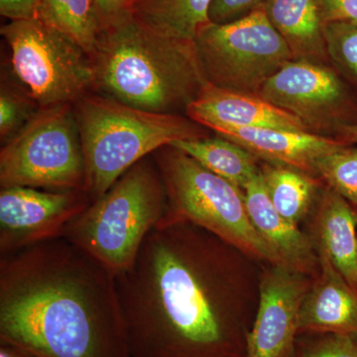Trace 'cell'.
Instances as JSON below:
<instances>
[{
    "label": "cell",
    "mask_w": 357,
    "mask_h": 357,
    "mask_svg": "<svg viewBox=\"0 0 357 357\" xmlns=\"http://www.w3.org/2000/svg\"><path fill=\"white\" fill-rule=\"evenodd\" d=\"M243 191L253 227L278 255L281 264L316 277L319 271V257L312 237L302 231L299 225L282 217L274 208L260 171Z\"/></svg>",
    "instance_id": "obj_15"
},
{
    "label": "cell",
    "mask_w": 357,
    "mask_h": 357,
    "mask_svg": "<svg viewBox=\"0 0 357 357\" xmlns=\"http://www.w3.org/2000/svg\"><path fill=\"white\" fill-rule=\"evenodd\" d=\"M0 185L86 191L83 145L73 103L40 109L2 145Z\"/></svg>",
    "instance_id": "obj_7"
},
{
    "label": "cell",
    "mask_w": 357,
    "mask_h": 357,
    "mask_svg": "<svg viewBox=\"0 0 357 357\" xmlns=\"http://www.w3.org/2000/svg\"><path fill=\"white\" fill-rule=\"evenodd\" d=\"M0 344L36 357H130L114 275L64 237L0 255Z\"/></svg>",
    "instance_id": "obj_2"
},
{
    "label": "cell",
    "mask_w": 357,
    "mask_h": 357,
    "mask_svg": "<svg viewBox=\"0 0 357 357\" xmlns=\"http://www.w3.org/2000/svg\"><path fill=\"white\" fill-rule=\"evenodd\" d=\"M356 208V213H357V206H354Z\"/></svg>",
    "instance_id": "obj_35"
},
{
    "label": "cell",
    "mask_w": 357,
    "mask_h": 357,
    "mask_svg": "<svg viewBox=\"0 0 357 357\" xmlns=\"http://www.w3.org/2000/svg\"><path fill=\"white\" fill-rule=\"evenodd\" d=\"M290 357H296V356H295V352H294V354H292V356H291Z\"/></svg>",
    "instance_id": "obj_33"
},
{
    "label": "cell",
    "mask_w": 357,
    "mask_h": 357,
    "mask_svg": "<svg viewBox=\"0 0 357 357\" xmlns=\"http://www.w3.org/2000/svg\"><path fill=\"white\" fill-rule=\"evenodd\" d=\"M218 134L248 150L268 163L300 169L317 177V163L321 157L347 143L310 131L265 128H223Z\"/></svg>",
    "instance_id": "obj_16"
},
{
    "label": "cell",
    "mask_w": 357,
    "mask_h": 357,
    "mask_svg": "<svg viewBox=\"0 0 357 357\" xmlns=\"http://www.w3.org/2000/svg\"><path fill=\"white\" fill-rule=\"evenodd\" d=\"M194 44L206 82L238 93L257 95L270 77L294 60L263 7L230 22L208 23Z\"/></svg>",
    "instance_id": "obj_9"
},
{
    "label": "cell",
    "mask_w": 357,
    "mask_h": 357,
    "mask_svg": "<svg viewBox=\"0 0 357 357\" xmlns=\"http://www.w3.org/2000/svg\"><path fill=\"white\" fill-rule=\"evenodd\" d=\"M260 172L274 208L282 217L299 225L312 210L318 180L300 169L268 162L260 167Z\"/></svg>",
    "instance_id": "obj_21"
},
{
    "label": "cell",
    "mask_w": 357,
    "mask_h": 357,
    "mask_svg": "<svg viewBox=\"0 0 357 357\" xmlns=\"http://www.w3.org/2000/svg\"><path fill=\"white\" fill-rule=\"evenodd\" d=\"M317 177L357 206V147L344 145L319 160Z\"/></svg>",
    "instance_id": "obj_24"
},
{
    "label": "cell",
    "mask_w": 357,
    "mask_h": 357,
    "mask_svg": "<svg viewBox=\"0 0 357 357\" xmlns=\"http://www.w3.org/2000/svg\"><path fill=\"white\" fill-rule=\"evenodd\" d=\"M213 0H137L134 15L154 31L194 41L199 30L210 23Z\"/></svg>",
    "instance_id": "obj_20"
},
{
    "label": "cell",
    "mask_w": 357,
    "mask_h": 357,
    "mask_svg": "<svg viewBox=\"0 0 357 357\" xmlns=\"http://www.w3.org/2000/svg\"><path fill=\"white\" fill-rule=\"evenodd\" d=\"M39 0H0V14L10 21L37 17Z\"/></svg>",
    "instance_id": "obj_29"
},
{
    "label": "cell",
    "mask_w": 357,
    "mask_h": 357,
    "mask_svg": "<svg viewBox=\"0 0 357 357\" xmlns=\"http://www.w3.org/2000/svg\"><path fill=\"white\" fill-rule=\"evenodd\" d=\"M0 357H36L17 347L11 345L0 344Z\"/></svg>",
    "instance_id": "obj_32"
},
{
    "label": "cell",
    "mask_w": 357,
    "mask_h": 357,
    "mask_svg": "<svg viewBox=\"0 0 357 357\" xmlns=\"http://www.w3.org/2000/svg\"><path fill=\"white\" fill-rule=\"evenodd\" d=\"M103 25L132 10V0H96Z\"/></svg>",
    "instance_id": "obj_30"
},
{
    "label": "cell",
    "mask_w": 357,
    "mask_h": 357,
    "mask_svg": "<svg viewBox=\"0 0 357 357\" xmlns=\"http://www.w3.org/2000/svg\"><path fill=\"white\" fill-rule=\"evenodd\" d=\"M167 210L165 184L150 155L73 218L62 237L116 277L132 266L148 234Z\"/></svg>",
    "instance_id": "obj_5"
},
{
    "label": "cell",
    "mask_w": 357,
    "mask_h": 357,
    "mask_svg": "<svg viewBox=\"0 0 357 357\" xmlns=\"http://www.w3.org/2000/svg\"><path fill=\"white\" fill-rule=\"evenodd\" d=\"M326 23L357 21V0H321Z\"/></svg>",
    "instance_id": "obj_28"
},
{
    "label": "cell",
    "mask_w": 357,
    "mask_h": 357,
    "mask_svg": "<svg viewBox=\"0 0 357 357\" xmlns=\"http://www.w3.org/2000/svg\"><path fill=\"white\" fill-rule=\"evenodd\" d=\"M93 57L103 22L96 0H39L37 17Z\"/></svg>",
    "instance_id": "obj_22"
},
{
    "label": "cell",
    "mask_w": 357,
    "mask_h": 357,
    "mask_svg": "<svg viewBox=\"0 0 357 357\" xmlns=\"http://www.w3.org/2000/svg\"><path fill=\"white\" fill-rule=\"evenodd\" d=\"M9 48L7 69L41 109L73 103L95 91V69L86 52L55 28L33 18L0 29Z\"/></svg>",
    "instance_id": "obj_8"
},
{
    "label": "cell",
    "mask_w": 357,
    "mask_h": 357,
    "mask_svg": "<svg viewBox=\"0 0 357 357\" xmlns=\"http://www.w3.org/2000/svg\"><path fill=\"white\" fill-rule=\"evenodd\" d=\"M268 20L283 37L294 60L319 62L326 53L321 0H268Z\"/></svg>",
    "instance_id": "obj_18"
},
{
    "label": "cell",
    "mask_w": 357,
    "mask_h": 357,
    "mask_svg": "<svg viewBox=\"0 0 357 357\" xmlns=\"http://www.w3.org/2000/svg\"><path fill=\"white\" fill-rule=\"evenodd\" d=\"M326 53L340 69L357 77V21L326 23Z\"/></svg>",
    "instance_id": "obj_25"
},
{
    "label": "cell",
    "mask_w": 357,
    "mask_h": 357,
    "mask_svg": "<svg viewBox=\"0 0 357 357\" xmlns=\"http://www.w3.org/2000/svg\"><path fill=\"white\" fill-rule=\"evenodd\" d=\"M185 115L215 132L230 128L310 130L299 117L275 107L258 95L215 88L210 84L190 103Z\"/></svg>",
    "instance_id": "obj_13"
},
{
    "label": "cell",
    "mask_w": 357,
    "mask_h": 357,
    "mask_svg": "<svg viewBox=\"0 0 357 357\" xmlns=\"http://www.w3.org/2000/svg\"><path fill=\"white\" fill-rule=\"evenodd\" d=\"M268 0H213L208 20L213 23H227L262 8Z\"/></svg>",
    "instance_id": "obj_27"
},
{
    "label": "cell",
    "mask_w": 357,
    "mask_h": 357,
    "mask_svg": "<svg viewBox=\"0 0 357 357\" xmlns=\"http://www.w3.org/2000/svg\"><path fill=\"white\" fill-rule=\"evenodd\" d=\"M342 142L354 143L357 144V124H349V126H340Z\"/></svg>",
    "instance_id": "obj_31"
},
{
    "label": "cell",
    "mask_w": 357,
    "mask_h": 357,
    "mask_svg": "<svg viewBox=\"0 0 357 357\" xmlns=\"http://www.w3.org/2000/svg\"><path fill=\"white\" fill-rule=\"evenodd\" d=\"M319 257V274L301 306L299 335L331 333L357 340V290L326 256Z\"/></svg>",
    "instance_id": "obj_14"
},
{
    "label": "cell",
    "mask_w": 357,
    "mask_h": 357,
    "mask_svg": "<svg viewBox=\"0 0 357 357\" xmlns=\"http://www.w3.org/2000/svg\"><path fill=\"white\" fill-rule=\"evenodd\" d=\"M296 357H357V340L345 335L306 333L296 342Z\"/></svg>",
    "instance_id": "obj_26"
},
{
    "label": "cell",
    "mask_w": 357,
    "mask_h": 357,
    "mask_svg": "<svg viewBox=\"0 0 357 357\" xmlns=\"http://www.w3.org/2000/svg\"><path fill=\"white\" fill-rule=\"evenodd\" d=\"M312 239L345 280L357 290V213L344 197L328 187L319 199Z\"/></svg>",
    "instance_id": "obj_17"
},
{
    "label": "cell",
    "mask_w": 357,
    "mask_h": 357,
    "mask_svg": "<svg viewBox=\"0 0 357 357\" xmlns=\"http://www.w3.org/2000/svg\"><path fill=\"white\" fill-rule=\"evenodd\" d=\"M86 163V192L93 202L129 168L176 141L206 137L187 115L134 109L91 93L74 103Z\"/></svg>",
    "instance_id": "obj_4"
},
{
    "label": "cell",
    "mask_w": 357,
    "mask_h": 357,
    "mask_svg": "<svg viewBox=\"0 0 357 357\" xmlns=\"http://www.w3.org/2000/svg\"><path fill=\"white\" fill-rule=\"evenodd\" d=\"M41 107L11 75L6 66L0 83V141L6 144L36 116Z\"/></svg>",
    "instance_id": "obj_23"
},
{
    "label": "cell",
    "mask_w": 357,
    "mask_h": 357,
    "mask_svg": "<svg viewBox=\"0 0 357 357\" xmlns=\"http://www.w3.org/2000/svg\"><path fill=\"white\" fill-rule=\"evenodd\" d=\"M152 156L168 196V210L162 220L191 222L241 252L282 265L253 227L243 190L171 145L160 148Z\"/></svg>",
    "instance_id": "obj_6"
},
{
    "label": "cell",
    "mask_w": 357,
    "mask_h": 357,
    "mask_svg": "<svg viewBox=\"0 0 357 357\" xmlns=\"http://www.w3.org/2000/svg\"><path fill=\"white\" fill-rule=\"evenodd\" d=\"M91 61L93 93L145 112H185L208 84L194 41L160 34L132 10L103 25Z\"/></svg>",
    "instance_id": "obj_3"
},
{
    "label": "cell",
    "mask_w": 357,
    "mask_h": 357,
    "mask_svg": "<svg viewBox=\"0 0 357 357\" xmlns=\"http://www.w3.org/2000/svg\"><path fill=\"white\" fill-rule=\"evenodd\" d=\"M260 98L307 128L325 126L344 98V84L330 68L309 60H292L263 84Z\"/></svg>",
    "instance_id": "obj_12"
},
{
    "label": "cell",
    "mask_w": 357,
    "mask_h": 357,
    "mask_svg": "<svg viewBox=\"0 0 357 357\" xmlns=\"http://www.w3.org/2000/svg\"><path fill=\"white\" fill-rule=\"evenodd\" d=\"M272 266L260 283L245 357H290L295 352L301 306L312 282L307 275L284 265Z\"/></svg>",
    "instance_id": "obj_11"
},
{
    "label": "cell",
    "mask_w": 357,
    "mask_h": 357,
    "mask_svg": "<svg viewBox=\"0 0 357 357\" xmlns=\"http://www.w3.org/2000/svg\"><path fill=\"white\" fill-rule=\"evenodd\" d=\"M93 203L84 190H0V255L62 237L68 223Z\"/></svg>",
    "instance_id": "obj_10"
},
{
    "label": "cell",
    "mask_w": 357,
    "mask_h": 357,
    "mask_svg": "<svg viewBox=\"0 0 357 357\" xmlns=\"http://www.w3.org/2000/svg\"><path fill=\"white\" fill-rule=\"evenodd\" d=\"M171 146L189 155L204 168L241 190L260 171L256 157L222 136L176 141Z\"/></svg>",
    "instance_id": "obj_19"
},
{
    "label": "cell",
    "mask_w": 357,
    "mask_h": 357,
    "mask_svg": "<svg viewBox=\"0 0 357 357\" xmlns=\"http://www.w3.org/2000/svg\"><path fill=\"white\" fill-rule=\"evenodd\" d=\"M231 246L187 222H161L115 277L130 357H245Z\"/></svg>",
    "instance_id": "obj_1"
},
{
    "label": "cell",
    "mask_w": 357,
    "mask_h": 357,
    "mask_svg": "<svg viewBox=\"0 0 357 357\" xmlns=\"http://www.w3.org/2000/svg\"><path fill=\"white\" fill-rule=\"evenodd\" d=\"M135 1H137V0H132L133 3H134V2H135ZM132 7H133V6H132Z\"/></svg>",
    "instance_id": "obj_34"
}]
</instances>
